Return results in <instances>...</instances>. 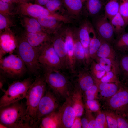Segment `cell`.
Masks as SVG:
<instances>
[{
    "mask_svg": "<svg viewBox=\"0 0 128 128\" xmlns=\"http://www.w3.org/2000/svg\"><path fill=\"white\" fill-rule=\"evenodd\" d=\"M43 76L48 87L64 102L71 96L75 85L73 76L63 71H45Z\"/></svg>",
    "mask_w": 128,
    "mask_h": 128,
    "instance_id": "1",
    "label": "cell"
},
{
    "mask_svg": "<svg viewBox=\"0 0 128 128\" xmlns=\"http://www.w3.org/2000/svg\"><path fill=\"white\" fill-rule=\"evenodd\" d=\"M0 121L8 128H30L26 117V106L19 101L0 107Z\"/></svg>",
    "mask_w": 128,
    "mask_h": 128,
    "instance_id": "2",
    "label": "cell"
},
{
    "mask_svg": "<svg viewBox=\"0 0 128 128\" xmlns=\"http://www.w3.org/2000/svg\"><path fill=\"white\" fill-rule=\"evenodd\" d=\"M47 87L43 75L38 76L33 82L27 92L25 98L26 100V117L31 128H35L37 110Z\"/></svg>",
    "mask_w": 128,
    "mask_h": 128,
    "instance_id": "3",
    "label": "cell"
},
{
    "mask_svg": "<svg viewBox=\"0 0 128 128\" xmlns=\"http://www.w3.org/2000/svg\"><path fill=\"white\" fill-rule=\"evenodd\" d=\"M36 48L39 62L43 71H63L61 60L54 48L51 41Z\"/></svg>",
    "mask_w": 128,
    "mask_h": 128,
    "instance_id": "4",
    "label": "cell"
},
{
    "mask_svg": "<svg viewBox=\"0 0 128 128\" xmlns=\"http://www.w3.org/2000/svg\"><path fill=\"white\" fill-rule=\"evenodd\" d=\"M18 41L17 54L24 63L27 71L31 73L37 74L42 69L38 61L36 48L29 43L23 35L18 37Z\"/></svg>",
    "mask_w": 128,
    "mask_h": 128,
    "instance_id": "5",
    "label": "cell"
},
{
    "mask_svg": "<svg viewBox=\"0 0 128 128\" xmlns=\"http://www.w3.org/2000/svg\"><path fill=\"white\" fill-rule=\"evenodd\" d=\"M27 71L25 64L17 54H11L0 59V74L6 78H20Z\"/></svg>",
    "mask_w": 128,
    "mask_h": 128,
    "instance_id": "6",
    "label": "cell"
},
{
    "mask_svg": "<svg viewBox=\"0 0 128 128\" xmlns=\"http://www.w3.org/2000/svg\"><path fill=\"white\" fill-rule=\"evenodd\" d=\"M33 81L29 78L22 81H15L4 92L0 100V107H4L25 98L27 92Z\"/></svg>",
    "mask_w": 128,
    "mask_h": 128,
    "instance_id": "7",
    "label": "cell"
},
{
    "mask_svg": "<svg viewBox=\"0 0 128 128\" xmlns=\"http://www.w3.org/2000/svg\"><path fill=\"white\" fill-rule=\"evenodd\" d=\"M61 102L48 87L40 101L37 110L35 128L38 127L43 118L59 110L62 105H60Z\"/></svg>",
    "mask_w": 128,
    "mask_h": 128,
    "instance_id": "8",
    "label": "cell"
},
{
    "mask_svg": "<svg viewBox=\"0 0 128 128\" xmlns=\"http://www.w3.org/2000/svg\"><path fill=\"white\" fill-rule=\"evenodd\" d=\"M104 105L108 109L126 117L128 113V84L121 83L118 91L106 101Z\"/></svg>",
    "mask_w": 128,
    "mask_h": 128,
    "instance_id": "9",
    "label": "cell"
},
{
    "mask_svg": "<svg viewBox=\"0 0 128 128\" xmlns=\"http://www.w3.org/2000/svg\"><path fill=\"white\" fill-rule=\"evenodd\" d=\"M16 9L20 14L34 18L46 17H55L60 21L66 22L67 20L66 16L56 12L49 11L42 6L30 2H23L17 4Z\"/></svg>",
    "mask_w": 128,
    "mask_h": 128,
    "instance_id": "10",
    "label": "cell"
},
{
    "mask_svg": "<svg viewBox=\"0 0 128 128\" xmlns=\"http://www.w3.org/2000/svg\"><path fill=\"white\" fill-rule=\"evenodd\" d=\"M92 24L98 36L112 45L115 39V34L110 21L104 14L93 18Z\"/></svg>",
    "mask_w": 128,
    "mask_h": 128,
    "instance_id": "11",
    "label": "cell"
},
{
    "mask_svg": "<svg viewBox=\"0 0 128 128\" xmlns=\"http://www.w3.org/2000/svg\"><path fill=\"white\" fill-rule=\"evenodd\" d=\"M66 27L62 26L52 35L51 41L61 62L63 71L67 72L66 56L65 37Z\"/></svg>",
    "mask_w": 128,
    "mask_h": 128,
    "instance_id": "12",
    "label": "cell"
},
{
    "mask_svg": "<svg viewBox=\"0 0 128 128\" xmlns=\"http://www.w3.org/2000/svg\"><path fill=\"white\" fill-rule=\"evenodd\" d=\"M18 38L9 28L0 33V59L6 54H12L18 46Z\"/></svg>",
    "mask_w": 128,
    "mask_h": 128,
    "instance_id": "13",
    "label": "cell"
},
{
    "mask_svg": "<svg viewBox=\"0 0 128 128\" xmlns=\"http://www.w3.org/2000/svg\"><path fill=\"white\" fill-rule=\"evenodd\" d=\"M73 78L75 84L79 87L83 93L96 83L95 80L90 73L88 68L85 67L76 69Z\"/></svg>",
    "mask_w": 128,
    "mask_h": 128,
    "instance_id": "14",
    "label": "cell"
},
{
    "mask_svg": "<svg viewBox=\"0 0 128 128\" xmlns=\"http://www.w3.org/2000/svg\"><path fill=\"white\" fill-rule=\"evenodd\" d=\"M65 43L66 56L67 72L73 75L75 73V59L73 29L66 27Z\"/></svg>",
    "mask_w": 128,
    "mask_h": 128,
    "instance_id": "15",
    "label": "cell"
},
{
    "mask_svg": "<svg viewBox=\"0 0 128 128\" xmlns=\"http://www.w3.org/2000/svg\"><path fill=\"white\" fill-rule=\"evenodd\" d=\"M59 110L61 128H71L76 116L70 96L63 102Z\"/></svg>",
    "mask_w": 128,
    "mask_h": 128,
    "instance_id": "16",
    "label": "cell"
},
{
    "mask_svg": "<svg viewBox=\"0 0 128 128\" xmlns=\"http://www.w3.org/2000/svg\"><path fill=\"white\" fill-rule=\"evenodd\" d=\"M73 30L74 54L76 70L81 67H87L85 53L83 47L78 36V29Z\"/></svg>",
    "mask_w": 128,
    "mask_h": 128,
    "instance_id": "17",
    "label": "cell"
},
{
    "mask_svg": "<svg viewBox=\"0 0 128 128\" xmlns=\"http://www.w3.org/2000/svg\"><path fill=\"white\" fill-rule=\"evenodd\" d=\"M36 18L40 23L44 31L51 35L58 30L63 26L64 23L52 16L41 17Z\"/></svg>",
    "mask_w": 128,
    "mask_h": 128,
    "instance_id": "18",
    "label": "cell"
},
{
    "mask_svg": "<svg viewBox=\"0 0 128 128\" xmlns=\"http://www.w3.org/2000/svg\"><path fill=\"white\" fill-rule=\"evenodd\" d=\"M71 96V98L76 116L81 117L85 112V106L83 101V93L76 85Z\"/></svg>",
    "mask_w": 128,
    "mask_h": 128,
    "instance_id": "19",
    "label": "cell"
},
{
    "mask_svg": "<svg viewBox=\"0 0 128 128\" xmlns=\"http://www.w3.org/2000/svg\"><path fill=\"white\" fill-rule=\"evenodd\" d=\"M38 127L41 128H61L59 109L43 118Z\"/></svg>",
    "mask_w": 128,
    "mask_h": 128,
    "instance_id": "20",
    "label": "cell"
},
{
    "mask_svg": "<svg viewBox=\"0 0 128 128\" xmlns=\"http://www.w3.org/2000/svg\"><path fill=\"white\" fill-rule=\"evenodd\" d=\"M23 36L31 45L36 48L45 42L51 41L52 35L45 32L33 33L26 31Z\"/></svg>",
    "mask_w": 128,
    "mask_h": 128,
    "instance_id": "21",
    "label": "cell"
},
{
    "mask_svg": "<svg viewBox=\"0 0 128 128\" xmlns=\"http://www.w3.org/2000/svg\"><path fill=\"white\" fill-rule=\"evenodd\" d=\"M97 34L100 40L101 44L97 52L96 57L108 58L118 61L115 50L112 45Z\"/></svg>",
    "mask_w": 128,
    "mask_h": 128,
    "instance_id": "22",
    "label": "cell"
},
{
    "mask_svg": "<svg viewBox=\"0 0 128 128\" xmlns=\"http://www.w3.org/2000/svg\"><path fill=\"white\" fill-rule=\"evenodd\" d=\"M101 96L106 100L114 95L118 91L121 83H105L96 80Z\"/></svg>",
    "mask_w": 128,
    "mask_h": 128,
    "instance_id": "23",
    "label": "cell"
},
{
    "mask_svg": "<svg viewBox=\"0 0 128 128\" xmlns=\"http://www.w3.org/2000/svg\"><path fill=\"white\" fill-rule=\"evenodd\" d=\"M68 13L71 17L75 18L80 16L82 8L81 0H62Z\"/></svg>",
    "mask_w": 128,
    "mask_h": 128,
    "instance_id": "24",
    "label": "cell"
},
{
    "mask_svg": "<svg viewBox=\"0 0 128 128\" xmlns=\"http://www.w3.org/2000/svg\"><path fill=\"white\" fill-rule=\"evenodd\" d=\"M90 42L88 49L91 58L94 60L96 57L97 51L101 45L100 40L91 23L90 29Z\"/></svg>",
    "mask_w": 128,
    "mask_h": 128,
    "instance_id": "25",
    "label": "cell"
},
{
    "mask_svg": "<svg viewBox=\"0 0 128 128\" xmlns=\"http://www.w3.org/2000/svg\"><path fill=\"white\" fill-rule=\"evenodd\" d=\"M91 23L87 20H85L78 29L80 41L84 50H89L90 42V29Z\"/></svg>",
    "mask_w": 128,
    "mask_h": 128,
    "instance_id": "26",
    "label": "cell"
},
{
    "mask_svg": "<svg viewBox=\"0 0 128 128\" xmlns=\"http://www.w3.org/2000/svg\"><path fill=\"white\" fill-rule=\"evenodd\" d=\"M94 60L98 63L106 72L111 71L117 74L120 73L118 60L98 57H96Z\"/></svg>",
    "mask_w": 128,
    "mask_h": 128,
    "instance_id": "27",
    "label": "cell"
},
{
    "mask_svg": "<svg viewBox=\"0 0 128 128\" xmlns=\"http://www.w3.org/2000/svg\"><path fill=\"white\" fill-rule=\"evenodd\" d=\"M86 10L87 14L93 18L100 14L104 4L102 0H87Z\"/></svg>",
    "mask_w": 128,
    "mask_h": 128,
    "instance_id": "28",
    "label": "cell"
},
{
    "mask_svg": "<svg viewBox=\"0 0 128 128\" xmlns=\"http://www.w3.org/2000/svg\"><path fill=\"white\" fill-rule=\"evenodd\" d=\"M119 0H107L105 3L104 14L110 21L119 11Z\"/></svg>",
    "mask_w": 128,
    "mask_h": 128,
    "instance_id": "29",
    "label": "cell"
},
{
    "mask_svg": "<svg viewBox=\"0 0 128 128\" xmlns=\"http://www.w3.org/2000/svg\"><path fill=\"white\" fill-rule=\"evenodd\" d=\"M110 21L116 36L125 32L127 25L119 12Z\"/></svg>",
    "mask_w": 128,
    "mask_h": 128,
    "instance_id": "30",
    "label": "cell"
},
{
    "mask_svg": "<svg viewBox=\"0 0 128 128\" xmlns=\"http://www.w3.org/2000/svg\"><path fill=\"white\" fill-rule=\"evenodd\" d=\"M23 22L27 32L33 33L45 32L38 20L35 18L25 17Z\"/></svg>",
    "mask_w": 128,
    "mask_h": 128,
    "instance_id": "31",
    "label": "cell"
},
{
    "mask_svg": "<svg viewBox=\"0 0 128 128\" xmlns=\"http://www.w3.org/2000/svg\"><path fill=\"white\" fill-rule=\"evenodd\" d=\"M112 45L115 50L122 51L128 50V32L116 36Z\"/></svg>",
    "mask_w": 128,
    "mask_h": 128,
    "instance_id": "32",
    "label": "cell"
},
{
    "mask_svg": "<svg viewBox=\"0 0 128 128\" xmlns=\"http://www.w3.org/2000/svg\"><path fill=\"white\" fill-rule=\"evenodd\" d=\"M89 71L95 79L100 80L106 72L95 60H93L88 67Z\"/></svg>",
    "mask_w": 128,
    "mask_h": 128,
    "instance_id": "33",
    "label": "cell"
},
{
    "mask_svg": "<svg viewBox=\"0 0 128 128\" xmlns=\"http://www.w3.org/2000/svg\"><path fill=\"white\" fill-rule=\"evenodd\" d=\"M104 112L106 116L108 128H118L116 113L111 110L108 109L105 110Z\"/></svg>",
    "mask_w": 128,
    "mask_h": 128,
    "instance_id": "34",
    "label": "cell"
},
{
    "mask_svg": "<svg viewBox=\"0 0 128 128\" xmlns=\"http://www.w3.org/2000/svg\"><path fill=\"white\" fill-rule=\"evenodd\" d=\"M99 92L98 85L96 82L94 84L83 93V97H84L85 100L96 99Z\"/></svg>",
    "mask_w": 128,
    "mask_h": 128,
    "instance_id": "35",
    "label": "cell"
},
{
    "mask_svg": "<svg viewBox=\"0 0 128 128\" xmlns=\"http://www.w3.org/2000/svg\"><path fill=\"white\" fill-rule=\"evenodd\" d=\"M119 12L128 25V0H119Z\"/></svg>",
    "mask_w": 128,
    "mask_h": 128,
    "instance_id": "36",
    "label": "cell"
},
{
    "mask_svg": "<svg viewBox=\"0 0 128 128\" xmlns=\"http://www.w3.org/2000/svg\"><path fill=\"white\" fill-rule=\"evenodd\" d=\"M117 75L111 71L106 72L103 77L99 80L102 82L105 83H120V82Z\"/></svg>",
    "mask_w": 128,
    "mask_h": 128,
    "instance_id": "37",
    "label": "cell"
},
{
    "mask_svg": "<svg viewBox=\"0 0 128 128\" xmlns=\"http://www.w3.org/2000/svg\"><path fill=\"white\" fill-rule=\"evenodd\" d=\"M95 120L98 128H108L105 114L104 112L99 111L96 118Z\"/></svg>",
    "mask_w": 128,
    "mask_h": 128,
    "instance_id": "38",
    "label": "cell"
},
{
    "mask_svg": "<svg viewBox=\"0 0 128 128\" xmlns=\"http://www.w3.org/2000/svg\"><path fill=\"white\" fill-rule=\"evenodd\" d=\"M63 4L62 0H49L45 6L49 11L56 12L60 9Z\"/></svg>",
    "mask_w": 128,
    "mask_h": 128,
    "instance_id": "39",
    "label": "cell"
},
{
    "mask_svg": "<svg viewBox=\"0 0 128 128\" xmlns=\"http://www.w3.org/2000/svg\"><path fill=\"white\" fill-rule=\"evenodd\" d=\"M85 101V108L92 112H98L100 111V104L96 99L86 100Z\"/></svg>",
    "mask_w": 128,
    "mask_h": 128,
    "instance_id": "40",
    "label": "cell"
},
{
    "mask_svg": "<svg viewBox=\"0 0 128 128\" xmlns=\"http://www.w3.org/2000/svg\"><path fill=\"white\" fill-rule=\"evenodd\" d=\"M12 4L0 0V14L7 16L14 15L11 10Z\"/></svg>",
    "mask_w": 128,
    "mask_h": 128,
    "instance_id": "41",
    "label": "cell"
},
{
    "mask_svg": "<svg viewBox=\"0 0 128 128\" xmlns=\"http://www.w3.org/2000/svg\"><path fill=\"white\" fill-rule=\"evenodd\" d=\"M12 23L8 16L0 14V31L1 33L4 29L9 28Z\"/></svg>",
    "mask_w": 128,
    "mask_h": 128,
    "instance_id": "42",
    "label": "cell"
},
{
    "mask_svg": "<svg viewBox=\"0 0 128 128\" xmlns=\"http://www.w3.org/2000/svg\"><path fill=\"white\" fill-rule=\"evenodd\" d=\"M120 72L121 71L128 75V55H124L118 59Z\"/></svg>",
    "mask_w": 128,
    "mask_h": 128,
    "instance_id": "43",
    "label": "cell"
},
{
    "mask_svg": "<svg viewBox=\"0 0 128 128\" xmlns=\"http://www.w3.org/2000/svg\"><path fill=\"white\" fill-rule=\"evenodd\" d=\"M85 116L89 122L90 128H98L96 125L95 118L94 117L91 111L85 108Z\"/></svg>",
    "mask_w": 128,
    "mask_h": 128,
    "instance_id": "44",
    "label": "cell"
},
{
    "mask_svg": "<svg viewBox=\"0 0 128 128\" xmlns=\"http://www.w3.org/2000/svg\"><path fill=\"white\" fill-rule=\"evenodd\" d=\"M118 128H128V122L126 117L121 114L116 113Z\"/></svg>",
    "mask_w": 128,
    "mask_h": 128,
    "instance_id": "45",
    "label": "cell"
},
{
    "mask_svg": "<svg viewBox=\"0 0 128 128\" xmlns=\"http://www.w3.org/2000/svg\"><path fill=\"white\" fill-rule=\"evenodd\" d=\"M82 128L80 117H76L71 128Z\"/></svg>",
    "mask_w": 128,
    "mask_h": 128,
    "instance_id": "46",
    "label": "cell"
},
{
    "mask_svg": "<svg viewBox=\"0 0 128 128\" xmlns=\"http://www.w3.org/2000/svg\"><path fill=\"white\" fill-rule=\"evenodd\" d=\"M82 128H90L88 121L85 116L81 118Z\"/></svg>",
    "mask_w": 128,
    "mask_h": 128,
    "instance_id": "47",
    "label": "cell"
},
{
    "mask_svg": "<svg viewBox=\"0 0 128 128\" xmlns=\"http://www.w3.org/2000/svg\"><path fill=\"white\" fill-rule=\"evenodd\" d=\"M49 0H35L36 4L41 5H44L46 4Z\"/></svg>",
    "mask_w": 128,
    "mask_h": 128,
    "instance_id": "48",
    "label": "cell"
},
{
    "mask_svg": "<svg viewBox=\"0 0 128 128\" xmlns=\"http://www.w3.org/2000/svg\"><path fill=\"white\" fill-rule=\"evenodd\" d=\"M32 0H12L13 3L17 4L23 2H29Z\"/></svg>",
    "mask_w": 128,
    "mask_h": 128,
    "instance_id": "49",
    "label": "cell"
},
{
    "mask_svg": "<svg viewBox=\"0 0 128 128\" xmlns=\"http://www.w3.org/2000/svg\"><path fill=\"white\" fill-rule=\"evenodd\" d=\"M0 0L10 4H12L13 3L12 0Z\"/></svg>",
    "mask_w": 128,
    "mask_h": 128,
    "instance_id": "50",
    "label": "cell"
},
{
    "mask_svg": "<svg viewBox=\"0 0 128 128\" xmlns=\"http://www.w3.org/2000/svg\"><path fill=\"white\" fill-rule=\"evenodd\" d=\"M0 128H8V127L4 124L0 123Z\"/></svg>",
    "mask_w": 128,
    "mask_h": 128,
    "instance_id": "51",
    "label": "cell"
},
{
    "mask_svg": "<svg viewBox=\"0 0 128 128\" xmlns=\"http://www.w3.org/2000/svg\"><path fill=\"white\" fill-rule=\"evenodd\" d=\"M126 117L127 120L128 121V114H127V115L126 116Z\"/></svg>",
    "mask_w": 128,
    "mask_h": 128,
    "instance_id": "52",
    "label": "cell"
},
{
    "mask_svg": "<svg viewBox=\"0 0 128 128\" xmlns=\"http://www.w3.org/2000/svg\"><path fill=\"white\" fill-rule=\"evenodd\" d=\"M81 0L83 3V2H84L85 1L87 0Z\"/></svg>",
    "mask_w": 128,
    "mask_h": 128,
    "instance_id": "53",
    "label": "cell"
}]
</instances>
